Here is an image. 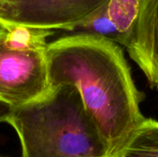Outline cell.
I'll return each instance as SVG.
<instances>
[{
    "instance_id": "obj_2",
    "label": "cell",
    "mask_w": 158,
    "mask_h": 157,
    "mask_svg": "<svg viewBox=\"0 0 158 157\" xmlns=\"http://www.w3.org/2000/svg\"><path fill=\"white\" fill-rule=\"evenodd\" d=\"M6 123L18 135L21 157H98L106 152L75 85L12 107Z\"/></svg>"
},
{
    "instance_id": "obj_6",
    "label": "cell",
    "mask_w": 158,
    "mask_h": 157,
    "mask_svg": "<svg viewBox=\"0 0 158 157\" xmlns=\"http://www.w3.org/2000/svg\"><path fill=\"white\" fill-rule=\"evenodd\" d=\"M118 157H158V121L145 118L132 132Z\"/></svg>"
},
{
    "instance_id": "obj_11",
    "label": "cell",
    "mask_w": 158,
    "mask_h": 157,
    "mask_svg": "<svg viewBox=\"0 0 158 157\" xmlns=\"http://www.w3.org/2000/svg\"><path fill=\"white\" fill-rule=\"evenodd\" d=\"M0 157H3V156H0Z\"/></svg>"
},
{
    "instance_id": "obj_1",
    "label": "cell",
    "mask_w": 158,
    "mask_h": 157,
    "mask_svg": "<svg viewBox=\"0 0 158 157\" xmlns=\"http://www.w3.org/2000/svg\"><path fill=\"white\" fill-rule=\"evenodd\" d=\"M51 88L75 85L93 119L106 155L118 156L145 118L122 49L90 33L63 36L47 45Z\"/></svg>"
},
{
    "instance_id": "obj_10",
    "label": "cell",
    "mask_w": 158,
    "mask_h": 157,
    "mask_svg": "<svg viewBox=\"0 0 158 157\" xmlns=\"http://www.w3.org/2000/svg\"><path fill=\"white\" fill-rule=\"evenodd\" d=\"M98 157H118V156H108V155H103V156H98Z\"/></svg>"
},
{
    "instance_id": "obj_4",
    "label": "cell",
    "mask_w": 158,
    "mask_h": 157,
    "mask_svg": "<svg viewBox=\"0 0 158 157\" xmlns=\"http://www.w3.org/2000/svg\"><path fill=\"white\" fill-rule=\"evenodd\" d=\"M109 0H0V27L71 31Z\"/></svg>"
},
{
    "instance_id": "obj_5",
    "label": "cell",
    "mask_w": 158,
    "mask_h": 157,
    "mask_svg": "<svg viewBox=\"0 0 158 157\" xmlns=\"http://www.w3.org/2000/svg\"><path fill=\"white\" fill-rule=\"evenodd\" d=\"M125 46L149 82L158 89V0H140L139 15Z\"/></svg>"
},
{
    "instance_id": "obj_9",
    "label": "cell",
    "mask_w": 158,
    "mask_h": 157,
    "mask_svg": "<svg viewBox=\"0 0 158 157\" xmlns=\"http://www.w3.org/2000/svg\"><path fill=\"white\" fill-rule=\"evenodd\" d=\"M11 108L12 106H10L8 104L5 103L4 101L0 99V123L6 121L7 116L9 115L11 111Z\"/></svg>"
},
{
    "instance_id": "obj_3",
    "label": "cell",
    "mask_w": 158,
    "mask_h": 157,
    "mask_svg": "<svg viewBox=\"0 0 158 157\" xmlns=\"http://www.w3.org/2000/svg\"><path fill=\"white\" fill-rule=\"evenodd\" d=\"M54 31L0 27V99L12 107L51 90L46 38Z\"/></svg>"
},
{
    "instance_id": "obj_8",
    "label": "cell",
    "mask_w": 158,
    "mask_h": 157,
    "mask_svg": "<svg viewBox=\"0 0 158 157\" xmlns=\"http://www.w3.org/2000/svg\"><path fill=\"white\" fill-rule=\"evenodd\" d=\"M106 11L118 30L128 36L139 15L140 0H109Z\"/></svg>"
},
{
    "instance_id": "obj_7",
    "label": "cell",
    "mask_w": 158,
    "mask_h": 157,
    "mask_svg": "<svg viewBox=\"0 0 158 157\" xmlns=\"http://www.w3.org/2000/svg\"><path fill=\"white\" fill-rule=\"evenodd\" d=\"M71 31L74 33L82 32L101 36L124 46L127 43V35L119 31L108 17L106 5L93 16L78 24Z\"/></svg>"
}]
</instances>
